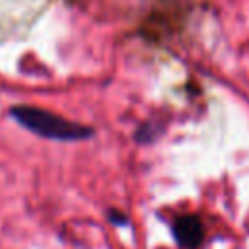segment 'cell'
I'll list each match as a JSON object with an SVG mask.
<instances>
[{
	"label": "cell",
	"mask_w": 249,
	"mask_h": 249,
	"mask_svg": "<svg viewBox=\"0 0 249 249\" xmlns=\"http://www.w3.org/2000/svg\"><path fill=\"white\" fill-rule=\"evenodd\" d=\"M12 117L25 126L27 130L45 136V138H53V140H82L91 136V128L80 124V123H72L68 119H62L51 111L39 109V107H29V105H16L12 107Z\"/></svg>",
	"instance_id": "obj_1"
},
{
	"label": "cell",
	"mask_w": 249,
	"mask_h": 249,
	"mask_svg": "<svg viewBox=\"0 0 249 249\" xmlns=\"http://www.w3.org/2000/svg\"><path fill=\"white\" fill-rule=\"evenodd\" d=\"M173 233H175V239L181 247L185 249H195L200 241H202V235H204V230H202V224L196 216H183L175 222L173 226Z\"/></svg>",
	"instance_id": "obj_2"
}]
</instances>
